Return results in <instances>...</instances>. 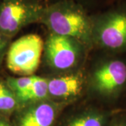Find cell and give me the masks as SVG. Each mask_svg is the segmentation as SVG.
Here are the masks:
<instances>
[{
    "label": "cell",
    "instance_id": "obj_2",
    "mask_svg": "<svg viewBox=\"0 0 126 126\" xmlns=\"http://www.w3.org/2000/svg\"><path fill=\"white\" fill-rule=\"evenodd\" d=\"M44 8L37 0H1L0 32L12 39L28 25L40 23Z\"/></svg>",
    "mask_w": 126,
    "mask_h": 126
},
{
    "label": "cell",
    "instance_id": "obj_1",
    "mask_svg": "<svg viewBox=\"0 0 126 126\" xmlns=\"http://www.w3.org/2000/svg\"><path fill=\"white\" fill-rule=\"evenodd\" d=\"M40 23L50 33L72 38L83 46L94 44L93 18L73 1H60L45 7Z\"/></svg>",
    "mask_w": 126,
    "mask_h": 126
},
{
    "label": "cell",
    "instance_id": "obj_4",
    "mask_svg": "<svg viewBox=\"0 0 126 126\" xmlns=\"http://www.w3.org/2000/svg\"><path fill=\"white\" fill-rule=\"evenodd\" d=\"M93 43L111 52L126 51V10L116 9L93 18Z\"/></svg>",
    "mask_w": 126,
    "mask_h": 126
},
{
    "label": "cell",
    "instance_id": "obj_7",
    "mask_svg": "<svg viewBox=\"0 0 126 126\" xmlns=\"http://www.w3.org/2000/svg\"><path fill=\"white\" fill-rule=\"evenodd\" d=\"M61 107L51 99L26 105L16 113L14 126H54Z\"/></svg>",
    "mask_w": 126,
    "mask_h": 126
},
{
    "label": "cell",
    "instance_id": "obj_9",
    "mask_svg": "<svg viewBox=\"0 0 126 126\" xmlns=\"http://www.w3.org/2000/svg\"><path fill=\"white\" fill-rule=\"evenodd\" d=\"M108 116L106 111L90 109L72 116L64 126H105Z\"/></svg>",
    "mask_w": 126,
    "mask_h": 126
},
{
    "label": "cell",
    "instance_id": "obj_6",
    "mask_svg": "<svg viewBox=\"0 0 126 126\" xmlns=\"http://www.w3.org/2000/svg\"><path fill=\"white\" fill-rule=\"evenodd\" d=\"M81 46L83 45L72 38L50 32L44 47L46 61L55 70H70L81 58Z\"/></svg>",
    "mask_w": 126,
    "mask_h": 126
},
{
    "label": "cell",
    "instance_id": "obj_5",
    "mask_svg": "<svg viewBox=\"0 0 126 126\" xmlns=\"http://www.w3.org/2000/svg\"><path fill=\"white\" fill-rule=\"evenodd\" d=\"M90 85L93 92L102 98L118 97L126 88V62L119 58L101 62L90 75Z\"/></svg>",
    "mask_w": 126,
    "mask_h": 126
},
{
    "label": "cell",
    "instance_id": "obj_10",
    "mask_svg": "<svg viewBox=\"0 0 126 126\" xmlns=\"http://www.w3.org/2000/svg\"><path fill=\"white\" fill-rule=\"evenodd\" d=\"M50 99L48 87V79L36 77L25 94L18 98L20 109L32 103Z\"/></svg>",
    "mask_w": 126,
    "mask_h": 126
},
{
    "label": "cell",
    "instance_id": "obj_11",
    "mask_svg": "<svg viewBox=\"0 0 126 126\" xmlns=\"http://www.w3.org/2000/svg\"><path fill=\"white\" fill-rule=\"evenodd\" d=\"M20 109V104L13 91L5 80H0V115L9 118Z\"/></svg>",
    "mask_w": 126,
    "mask_h": 126
},
{
    "label": "cell",
    "instance_id": "obj_15",
    "mask_svg": "<svg viewBox=\"0 0 126 126\" xmlns=\"http://www.w3.org/2000/svg\"><path fill=\"white\" fill-rule=\"evenodd\" d=\"M111 126H126V118H121L114 121Z\"/></svg>",
    "mask_w": 126,
    "mask_h": 126
},
{
    "label": "cell",
    "instance_id": "obj_12",
    "mask_svg": "<svg viewBox=\"0 0 126 126\" xmlns=\"http://www.w3.org/2000/svg\"><path fill=\"white\" fill-rule=\"evenodd\" d=\"M36 76L34 75L18 77H8L5 81L18 99V97L25 94V92L30 88Z\"/></svg>",
    "mask_w": 126,
    "mask_h": 126
},
{
    "label": "cell",
    "instance_id": "obj_13",
    "mask_svg": "<svg viewBox=\"0 0 126 126\" xmlns=\"http://www.w3.org/2000/svg\"><path fill=\"white\" fill-rule=\"evenodd\" d=\"M11 39H10L0 32V67L3 63L4 59L6 58L9 46L11 43Z\"/></svg>",
    "mask_w": 126,
    "mask_h": 126
},
{
    "label": "cell",
    "instance_id": "obj_14",
    "mask_svg": "<svg viewBox=\"0 0 126 126\" xmlns=\"http://www.w3.org/2000/svg\"><path fill=\"white\" fill-rule=\"evenodd\" d=\"M0 126H14L9 120V118L0 115Z\"/></svg>",
    "mask_w": 126,
    "mask_h": 126
},
{
    "label": "cell",
    "instance_id": "obj_8",
    "mask_svg": "<svg viewBox=\"0 0 126 126\" xmlns=\"http://www.w3.org/2000/svg\"><path fill=\"white\" fill-rule=\"evenodd\" d=\"M85 79L80 72L48 79L49 97L58 100L76 98L81 94Z\"/></svg>",
    "mask_w": 126,
    "mask_h": 126
},
{
    "label": "cell",
    "instance_id": "obj_3",
    "mask_svg": "<svg viewBox=\"0 0 126 126\" xmlns=\"http://www.w3.org/2000/svg\"><path fill=\"white\" fill-rule=\"evenodd\" d=\"M44 42L39 35L28 34L11 42L6 55L7 68L14 74L32 76L39 68Z\"/></svg>",
    "mask_w": 126,
    "mask_h": 126
}]
</instances>
